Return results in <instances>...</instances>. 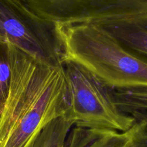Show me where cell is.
I'll return each instance as SVG.
<instances>
[{"instance_id": "cell-1", "label": "cell", "mask_w": 147, "mask_h": 147, "mask_svg": "<svg viewBox=\"0 0 147 147\" xmlns=\"http://www.w3.org/2000/svg\"><path fill=\"white\" fill-rule=\"evenodd\" d=\"M7 47L11 75L0 110V147H32L43 129L68 109L65 69L37 63L9 43Z\"/></svg>"}, {"instance_id": "cell-2", "label": "cell", "mask_w": 147, "mask_h": 147, "mask_svg": "<svg viewBox=\"0 0 147 147\" xmlns=\"http://www.w3.org/2000/svg\"><path fill=\"white\" fill-rule=\"evenodd\" d=\"M63 63L80 65L113 90L147 88V62L98 24H56Z\"/></svg>"}, {"instance_id": "cell-3", "label": "cell", "mask_w": 147, "mask_h": 147, "mask_svg": "<svg viewBox=\"0 0 147 147\" xmlns=\"http://www.w3.org/2000/svg\"><path fill=\"white\" fill-rule=\"evenodd\" d=\"M63 67L69 95L65 116L73 126L125 132L134 125L133 116L119 110L109 88L93 73L71 61Z\"/></svg>"}, {"instance_id": "cell-4", "label": "cell", "mask_w": 147, "mask_h": 147, "mask_svg": "<svg viewBox=\"0 0 147 147\" xmlns=\"http://www.w3.org/2000/svg\"><path fill=\"white\" fill-rule=\"evenodd\" d=\"M45 24L100 26L132 22L147 9V0H14Z\"/></svg>"}, {"instance_id": "cell-5", "label": "cell", "mask_w": 147, "mask_h": 147, "mask_svg": "<svg viewBox=\"0 0 147 147\" xmlns=\"http://www.w3.org/2000/svg\"><path fill=\"white\" fill-rule=\"evenodd\" d=\"M0 34L37 63L50 67L63 65L54 27L14 0H0Z\"/></svg>"}, {"instance_id": "cell-6", "label": "cell", "mask_w": 147, "mask_h": 147, "mask_svg": "<svg viewBox=\"0 0 147 147\" xmlns=\"http://www.w3.org/2000/svg\"><path fill=\"white\" fill-rule=\"evenodd\" d=\"M138 129L137 121L125 132L73 126L69 132L64 147H132Z\"/></svg>"}, {"instance_id": "cell-7", "label": "cell", "mask_w": 147, "mask_h": 147, "mask_svg": "<svg viewBox=\"0 0 147 147\" xmlns=\"http://www.w3.org/2000/svg\"><path fill=\"white\" fill-rule=\"evenodd\" d=\"M101 27L126 50L147 62V10L132 22Z\"/></svg>"}, {"instance_id": "cell-8", "label": "cell", "mask_w": 147, "mask_h": 147, "mask_svg": "<svg viewBox=\"0 0 147 147\" xmlns=\"http://www.w3.org/2000/svg\"><path fill=\"white\" fill-rule=\"evenodd\" d=\"M73 125L65 116L52 121L43 129L32 147H64Z\"/></svg>"}, {"instance_id": "cell-9", "label": "cell", "mask_w": 147, "mask_h": 147, "mask_svg": "<svg viewBox=\"0 0 147 147\" xmlns=\"http://www.w3.org/2000/svg\"><path fill=\"white\" fill-rule=\"evenodd\" d=\"M109 89L114 103L123 113L147 112V88L121 90Z\"/></svg>"}, {"instance_id": "cell-10", "label": "cell", "mask_w": 147, "mask_h": 147, "mask_svg": "<svg viewBox=\"0 0 147 147\" xmlns=\"http://www.w3.org/2000/svg\"><path fill=\"white\" fill-rule=\"evenodd\" d=\"M10 65L7 42L0 34V110L8 93L10 82Z\"/></svg>"}, {"instance_id": "cell-11", "label": "cell", "mask_w": 147, "mask_h": 147, "mask_svg": "<svg viewBox=\"0 0 147 147\" xmlns=\"http://www.w3.org/2000/svg\"><path fill=\"white\" fill-rule=\"evenodd\" d=\"M132 147H147V134L143 131L140 123H139V129L136 134L134 144Z\"/></svg>"}, {"instance_id": "cell-12", "label": "cell", "mask_w": 147, "mask_h": 147, "mask_svg": "<svg viewBox=\"0 0 147 147\" xmlns=\"http://www.w3.org/2000/svg\"><path fill=\"white\" fill-rule=\"evenodd\" d=\"M136 121L141 123L143 131L147 134V112L136 111L131 113Z\"/></svg>"}]
</instances>
